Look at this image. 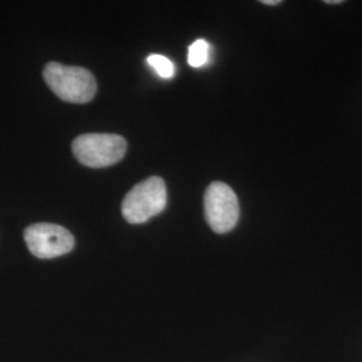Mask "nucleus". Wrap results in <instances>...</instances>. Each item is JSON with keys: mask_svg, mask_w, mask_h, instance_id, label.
Here are the masks:
<instances>
[{"mask_svg": "<svg viewBox=\"0 0 362 362\" xmlns=\"http://www.w3.org/2000/svg\"><path fill=\"white\" fill-rule=\"evenodd\" d=\"M43 78L57 97L71 104L90 103L97 91L95 78L88 69L50 62L45 66Z\"/></svg>", "mask_w": 362, "mask_h": 362, "instance_id": "f257e3e1", "label": "nucleus"}, {"mask_svg": "<svg viewBox=\"0 0 362 362\" xmlns=\"http://www.w3.org/2000/svg\"><path fill=\"white\" fill-rule=\"evenodd\" d=\"M167 207V187L165 182L152 176L134 185L122 200V216L130 224H141Z\"/></svg>", "mask_w": 362, "mask_h": 362, "instance_id": "f03ea898", "label": "nucleus"}, {"mask_svg": "<svg viewBox=\"0 0 362 362\" xmlns=\"http://www.w3.org/2000/svg\"><path fill=\"white\" fill-rule=\"evenodd\" d=\"M71 149L81 164L90 168H105L124 158L127 141L118 134L88 133L77 137Z\"/></svg>", "mask_w": 362, "mask_h": 362, "instance_id": "7ed1b4c3", "label": "nucleus"}, {"mask_svg": "<svg viewBox=\"0 0 362 362\" xmlns=\"http://www.w3.org/2000/svg\"><path fill=\"white\" fill-rule=\"evenodd\" d=\"M204 214L212 231L226 233L233 230L239 220L240 208L233 188L221 181L212 182L204 194Z\"/></svg>", "mask_w": 362, "mask_h": 362, "instance_id": "20e7f679", "label": "nucleus"}, {"mask_svg": "<svg viewBox=\"0 0 362 362\" xmlns=\"http://www.w3.org/2000/svg\"><path fill=\"white\" fill-rule=\"evenodd\" d=\"M25 240L30 252L39 259L62 257L74 248V236L65 227L52 223H37L27 227Z\"/></svg>", "mask_w": 362, "mask_h": 362, "instance_id": "39448f33", "label": "nucleus"}, {"mask_svg": "<svg viewBox=\"0 0 362 362\" xmlns=\"http://www.w3.org/2000/svg\"><path fill=\"white\" fill-rule=\"evenodd\" d=\"M209 43L204 39H197L188 49V64L194 69L203 67L209 61Z\"/></svg>", "mask_w": 362, "mask_h": 362, "instance_id": "423d86ee", "label": "nucleus"}, {"mask_svg": "<svg viewBox=\"0 0 362 362\" xmlns=\"http://www.w3.org/2000/svg\"><path fill=\"white\" fill-rule=\"evenodd\" d=\"M146 62L149 64V66L155 70L156 73L164 79H170L175 76L176 73V69L173 62L168 59L167 57L164 55H160V54H152L148 57Z\"/></svg>", "mask_w": 362, "mask_h": 362, "instance_id": "0eeeda50", "label": "nucleus"}, {"mask_svg": "<svg viewBox=\"0 0 362 362\" xmlns=\"http://www.w3.org/2000/svg\"><path fill=\"white\" fill-rule=\"evenodd\" d=\"M262 3L266 6H276L281 4V0H262Z\"/></svg>", "mask_w": 362, "mask_h": 362, "instance_id": "6e6552de", "label": "nucleus"}, {"mask_svg": "<svg viewBox=\"0 0 362 362\" xmlns=\"http://www.w3.org/2000/svg\"><path fill=\"white\" fill-rule=\"evenodd\" d=\"M325 3H327V4H341L342 0H326Z\"/></svg>", "mask_w": 362, "mask_h": 362, "instance_id": "1a4fd4ad", "label": "nucleus"}]
</instances>
